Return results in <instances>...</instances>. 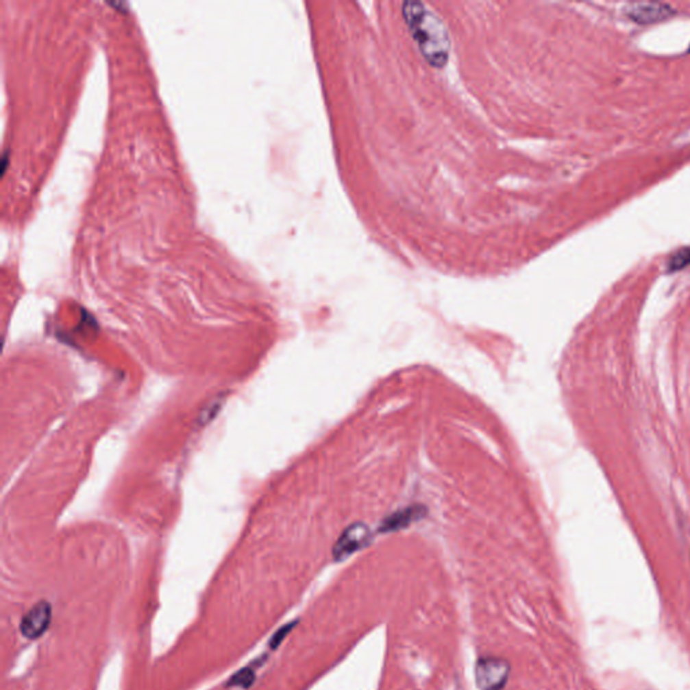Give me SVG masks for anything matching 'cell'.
<instances>
[{"label": "cell", "mask_w": 690, "mask_h": 690, "mask_svg": "<svg viewBox=\"0 0 690 690\" xmlns=\"http://www.w3.org/2000/svg\"><path fill=\"white\" fill-rule=\"evenodd\" d=\"M402 14L425 60L432 66L443 68L449 60L450 42L441 19L428 5L418 1H405Z\"/></svg>", "instance_id": "obj_1"}, {"label": "cell", "mask_w": 690, "mask_h": 690, "mask_svg": "<svg viewBox=\"0 0 690 690\" xmlns=\"http://www.w3.org/2000/svg\"><path fill=\"white\" fill-rule=\"evenodd\" d=\"M510 665L497 656H483L475 669L476 685L480 690H503L508 682Z\"/></svg>", "instance_id": "obj_2"}, {"label": "cell", "mask_w": 690, "mask_h": 690, "mask_svg": "<svg viewBox=\"0 0 690 690\" xmlns=\"http://www.w3.org/2000/svg\"><path fill=\"white\" fill-rule=\"evenodd\" d=\"M624 14L635 23L654 25L671 18L676 14V10L666 3L637 1L628 3L624 7Z\"/></svg>", "instance_id": "obj_3"}, {"label": "cell", "mask_w": 690, "mask_h": 690, "mask_svg": "<svg viewBox=\"0 0 690 690\" xmlns=\"http://www.w3.org/2000/svg\"><path fill=\"white\" fill-rule=\"evenodd\" d=\"M369 541V531L365 525H354L347 528L334 545L333 556L334 560L343 561L352 556L362 547H365Z\"/></svg>", "instance_id": "obj_4"}, {"label": "cell", "mask_w": 690, "mask_h": 690, "mask_svg": "<svg viewBox=\"0 0 690 690\" xmlns=\"http://www.w3.org/2000/svg\"><path fill=\"white\" fill-rule=\"evenodd\" d=\"M51 621V607L46 602L37 603L21 621V632L27 639H38Z\"/></svg>", "instance_id": "obj_5"}, {"label": "cell", "mask_w": 690, "mask_h": 690, "mask_svg": "<svg viewBox=\"0 0 690 690\" xmlns=\"http://www.w3.org/2000/svg\"><path fill=\"white\" fill-rule=\"evenodd\" d=\"M690 264V247L678 249L669 260V271H678Z\"/></svg>", "instance_id": "obj_6"}, {"label": "cell", "mask_w": 690, "mask_h": 690, "mask_svg": "<svg viewBox=\"0 0 690 690\" xmlns=\"http://www.w3.org/2000/svg\"><path fill=\"white\" fill-rule=\"evenodd\" d=\"M255 681V671L252 667H244L239 673H236L228 682V687H241L248 688Z\"/></svg>", "instance_id": "obj_7"}, {"label": "cell", "mask_w": 690, "mask_h": 690, "mask_svg": "<svg viewBox=\"0 0 690 690\" xmlns=\"http://www.w3.org/2000/svg\"><path fill=\"white\" fill-rule=\"evenodd\" d=\"M412 517H414V514H412L411 511L397 513L393 518H390V519L386 522V528H387V530H394V528L406 526V525H408V523L412 521Z\"/></svg>", "instance_id": "obj_8"}, {"label": "cell", "mask_w": 690, "mask_h": 690, "mask_svg": "<svg viewBox=\"0 0 690 690\" xmlns=\"http://www.w3.org/2000/svg\"><path fill=\"white\" fill-rule=\"evenodd\" d=\"M293 627H294V623H288V624H286L284 627H282L281 630H278V631L274 634V637L271 638L270 648H271V649H277V648L280 646V643H281V642L284 641V638H286V635H287V634L293 630Z\"/></svg>", "instance_id": "obj_9"}]
</instances>
